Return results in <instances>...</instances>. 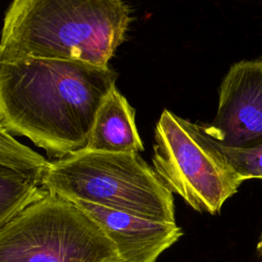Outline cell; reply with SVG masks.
<instances>
[{
	"label": "cell",
	"mask_w": 262,
	"mask_h": 262,
	"mask_svg": "<svg viewBox=\"0 0 262 262\" xmlns=\"http://www.w3.org/2000/svg\"><path fill=\"white\" fill-rule=\"evenodd\" d=\"M257 250H258L260 256L262 257V232H261V236H260L259 243H258V245H257Z\"/></svg>",
	"instance_id": "7c38bea8"
},
{
	"label": "cell",
	"mask_w": 262,
	"mask_h": 262,
	"mask_svg": "<svg viewBox=\"0 0 262 262\" xmlns=\"http://www.w3.org/2000/svg\"><path fill=\"white\" fill-rule=\"evenodd\" d=\"M216 116L205 132L224 147L262 143V59L233 63L219 87Z\"/></svg>",
	"instance_id": "8992f818"
},
{
	"label": "cell",
	"mask_w": 262,
	"mask_h": 262,
	"mask_svg": "<svg viewBox=\"0 0 262 262\" xmlns=\"http://www.w3.org/2000/svg\"><path fill=\"white\" fill-rule=\"evenodd\" d=\"M0 262H123L101 228L48 192L0 230Z\"/></svg>",
	"instance_id": "5b68a950"
},
{
	"label": "cell",
	"mask_w": 262,
	"mask_h": 262,
	"mask_svg": "<svg viewBox=\"0 0 262 262\" xmlns=\"http://www.w3.org/2000/svg\"><path fill=\"white\" fill-rule=\"evenodd\" d=\"M47 193L33 177L0 165V230Z\"/></svg>",
	"instance_id": "9c48e42d"
},
{
	"label": "cell",
	"mask_w": 262,
	"mask_h": 262,
	"mask_svg": "<svg viewBox=\"0 0 262 262\" xmlns=\"http://www.w3.org/2000/svg\"><path fill=\"white\" fill-rule=\"evenodd\" d=\"M154 170L193 210L219 214L244 179L203 125L164 110L155 127Z\"/></svg>",
	"instance_id": "277c9868"
},
{
	"label": "cell",
	"mask_w": 262,
	"mask_h": 262,
	"mask_svg": "<svg viewBox=\"0 0 262 262\" xmlns=\"http://www.w3.org/2000/svg\"><path fill=\"white\" fill-rule=\"evenodd\" d=\"M217 145L244 181L262 179V143L250 148L224 147L218 143Z\"/></svg>",
	"instance_id": "8fae6325"
},
{
	"label": "cell",
	"mask_w": 262,
	"mask_h": 262,
	"mask_svg": "<svg viewBox=\"0 0 262 262\" xmlns=\"http://www.w3.org/2000/svg\"><path fill=\"white\" fill-rule=\"evenodd\" d=\"M115 245L123 262H156L183 234L176 223L158 222L82 201H73Z\"/></svg>",
	"instance_id": "52a82bcc"
},
{
	"label": "cell",
	"mask_w": 262,
	"mask_h": 262,
	"mask_svg": "<svg viewBox=\"0 0 262 262\" xmlns=\"http://www.w3.org/2000/svg\"><path fill=\"white\" fill-rule=\"evenodd\" d=\"M48 162L43 156L14 139L0 126V165L27 174L41 185V178Z\"/></svg>",
	"instance_id": "30bf717a"
},
{
	"label": "cell",
	"mask_w": 262,
	"mask_h": 262,
	"mask_svg": "<svg viewBox=\"0 0 262 262\" xmlns=\"http://www.w3.org/2000/svg\"><path fill=\"white\" fill-rule=\"evenodd\" d=\"M85 149L112 154L144 150L135 123V110L117 86L100 105Z\"/></svg>",
	"instance_id": "ba28073f"
},
{
	"label": "cell",
	"mask_w": 262,
	"mask_h": 262,
	"mask_svg": "<svg viewBox=\"0 0 262 262\" xmlns=\"http://www.w3.org/2000/svg\"><path fill=\"white\" fill-rule=\"evenodd\" d=\"M131 21L122 0H14L3 18L0 62L43 58L106 67Z\"/></svg>",
	"instance_id": "7a4b0ae2"
},
{
	"label": "cell",
	"mask_w": 262,
	"mask_h": 262,
	"mask_svg": "<svg viewBox=\"0 0 262 262\" xmlns=\"http://www.w3.org/2000/svg\"><path fill=\"white\" fill-rule=\"evenodd\" d=\"M118 73L78 60L0 62V126L59 158L86 148Z\"/></svg>",
	"instance_id": "6da1fadb"
},
{
	"label": "cell",
	"mask_w": 262,
	"mask_h": 262,
	"mask_svg": "<svg viewBox=\"0 0 262 262\" xmlns=\"http://www.w3.org/2000/svg\"><path fill=\"white\" fill-rule=\"evenodd\" d=\"M41 186L71 202L82 201L144 219L176 223L173 193L138 152L83 149L48 162Z\"/></svg>",
	"instance_id": "3957f363"
}]
</instances>
